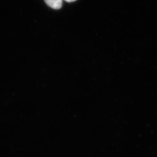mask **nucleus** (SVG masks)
Returning a JSON list of instances; mask_svg holds the SVG:
<instances>
[{
  "label": "nucleus",
  "mask_w": 157,
  "mask_h": 157,
  "mask_svg": "<svg viewBox=\"0 0 157 157\" xmlns=\"http://www.w3.org/2000/svg\"><path fill=\"white\" fill-rule=\"evenodd\" d=\"M48 6L54 9H59L62 6L63 0H44Z\"/></svg>",
  "instance_id": "f257e3e1"
},
{
  "label": "nucleus",
  "mask_w": 157,
  "mask_h": 157,
  "mask_svg": "<svg viewBox=\"0 0 157 157\" xmlns=\"http://www.w3.org/2000/svg\"><path fill=\"white\" fill-rule=\"evenodd\" d=\"M65 1L67 2H73L75 1L76 0H65Z\"/></svg>",
  "instance_id": "f03ea898"
}]
</instances>
